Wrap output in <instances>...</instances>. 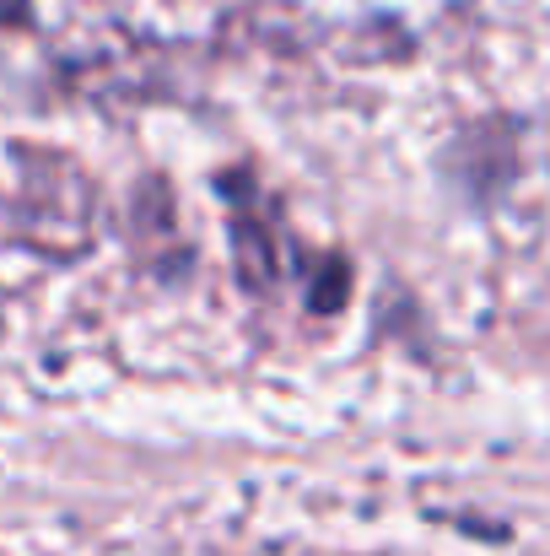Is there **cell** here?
I'll list each match as a JSON object with an SVG mask.
<instances>
[{
    "instance_id": "cell-1",
    "label": "cell",
    "mask_w": 550,
    "mask_h": 556,
    "mask_svg": "<svg viewBox=\"0 0 550 556\" xmlns=\"http://www.w3.org/2000/svg\"><path fill=\"white\" fill-rule=\"evenodd\" d=\"M22 16H27V0H0V33H5V27H16Z\"/></svg>"
}]
</instances>
